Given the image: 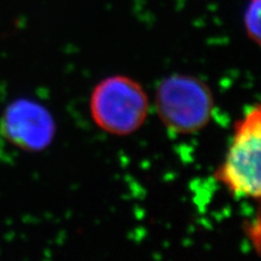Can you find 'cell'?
<instances>
[{
    "instance_id": "obj_1",
    "label": "cell",
    "mask_w": 261,
    "mask_h": 261,
    "mask_svg": "<svg viewBox=\"0 0 261 261\" xmlns=\"http://www.w3.org/2000/svg\"><path fill=\"white\" fill-rule=\"evenodd\" d=\"M216 177L236 197L254 200L261 206V105L236 122Z\"/></svg>"
},
{
    "instance_id": "obj_2",
    "label": "cell",
    "mask_w": 261,
    "mask_h": 261,
    "mask_svg": "<svg viewBox=\"0 0 261 261\" xmlns=\"http://www.w3.org/2000/svg\"><path fill=\"white\" fill-rule=\"evenodd\" d=\"M150 100L144 87L126 75L101 80L92 92L89 111L106 133L127 136L137 132L149 116Z\"/></svg>"
},
{
    "instance_id": "obj_3",
    "label": "cell",
    "mask_w": 261,
    "mask_h": 261,
    "mask_svg": "<svg viewBox=\"0 0 261 261\" xmlns=\"http://www.w3.org/2000/svg\"><path fill=\"white\" fill-rule=\"evenodd\" d=\"M153 103L162 124L179 135L194 134L205 128L215 110L210 87L190 74L163 79L156 89Z\"/></svg>"
},
{
    "instance_id": "obj_4",
    "label": "cell",
    "mask_w": 261,
    "mask_h": 261,
    "mask_svg": "<svg viewBox=\"0 0 261 261\" xmlns=\"http://www.w3.org/2000/svg\"><path fill=\"white\" fill-rule=\"evenodd\" d=\"M0 134L19 148L37 151L51 143L55 123L42 105L32 100H16L0 119Z\"/></svg>"
},
{
    "instance_id": "obj_5",
    "label": "cell",
    "mask_w": 261,
    "mask_h": 261,
    "mask_svg": "<svg viewBox=\"0 0 261 261\" xmlns=\"http://www.w3.org/2000/svg\"><path fill=\"white\" fill-rule=\"evenodd\" d=\"M243 21L247 37L261 47V0H248L244 10Z\"/></svg>"
},
{
    "instance_id": "obj_6",
    "label": "cell",
    "mask_w": 261,
    "mask_h": 261,
    "mask_svg": "<svg viewBox=\"0 0 261 261\" xmlns=\"http://www.w3.org/2000/svg\"><path fill=\"white\" fill-rule=\"evenodd\" d=\"M258 249H259V250H261V247H260V248H258Z\"/></svg>"
}]
</instances>
